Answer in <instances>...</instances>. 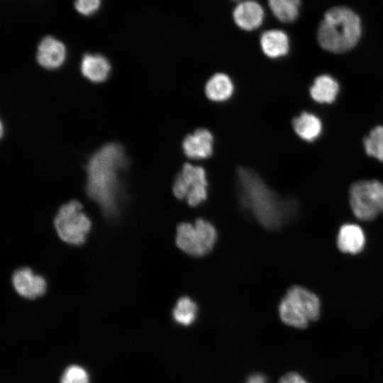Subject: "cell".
<instances>
[{
	"mask_svg": "<svg viewBox=\"0 0 383 383\" xmlns=\"http://www.w3.org/2000/svg\"><path fill=\"white\" fill-rule=\"evenodd\" d=\"M236 187L243 207L267 230L279 229L295 213L294 202L279 198L249 168L238 169Z\"/></svg>",
	"mask_w": 383,
	"mask_h": 383,
	"instance_id": "obj_1",
	"label": "cell"
},
{
	"mask_svg": "<svg viewBox=\"0 0 383 383\" xmlns=\"http://www.w3.org/2000/svg\"><path fill=\"white\" fill-rule=\"evenodd\" d=\"M123 148L115 143L104 145L88 160L87 192L108 214L116 212L120 191L119 173L127 165Z\"/></svg>",
	"mask_w": 383,
	"mask_h": 383,
	"instance_id": "obj_2",
	"label": "cell"
},
{
	"mask_svg": "<svg viewBox=\"0 0 383 383\" xmlns=\"http://www.w3.org/2000/svg\"><path fill=\"white\" fill-rule=\"evenodd\" d=\"M361 34L359 16L347 7L336 6L325 13L318 28L317 39L323 50L343 53L357 44Z\"/></svg>",
	"mask_w": 383,
	"mask_h": 383,
	"instance_id": "obj_3",
	"label": "cell"
},
{
	"mask_svg": "<svg viewBox=\"0 0 383 383\" xmlns=\"http://www.w3.org/2000/svg\"><path fill=\"white\" fill-rule=\"evenodd\" d=\"M217 235V231L210 221L198 218L194 223L184 222L177 226L176 244L189 255L203 257L212 250Z\"/></svg>",
	"mask_w": 383,
	"mask_h": 383,
	"instance_id": "obj_4",
	"label": "cell"
},
{
	"mask_svg": "<svg viewBox=\"0 0 383 383\" xmlns=\"http://www.w3.org/2000/svg\"><path fill=\"white\" fill-rule=\"evenodd\" d=\"M82 204L72 200L62 205L54 220L59 237L65 242L79 245L84 243L91 228V221L83 212Z\"/></svg>",
	"mask_w": 383,
	"mask_h": 383,
	"instance_id": "obj_5",
	"label": "cell"
},
{
	"mask_svg": "<svg viewBox=\"0 0 383 383\" xmlns=\"http://www.w3.org/2000/svg\"><path fill=\"white\" fill-rule=\"evenodd\" d=\"M279 308L284 317L296 324H308L320 315V301L313 292L301 286L289 289L281 300Z\"/></svg>",
	"mask_w": 383,
	"mask_h": 383,
	"instance_id": "obj_6",
	"label": "cell"
},
{
	"mask_svg": "<svg viewBox=\"0 0 383 383\" xmlns=\"http://www.w3.org/2000/svg\"><path fill=\"white\" fill-rule=\"evenodd\" d=\"M350 204L358 219H374L383 213V184L374 179L353 183L350 189Z\"/></svg>",
	"mask_w": 383,
	"mask_h": 383,
	"instance_id": "obj_7",
	"label": "cell"
},
{
	"mask_svg": "<svg viewBox=\"0 0 383 383\" xmlns=\"http://www.w3.org/2000/svg\"><path fill=\"white\" fill-rule=\"evenodd\" d=\"M207 187L205 170L201 166L187 162L176 175L172 192L178 199L186 200L191 206H197L206 199Z\"/></svg>",
	"mask_w": 383,
	"mask_h": 383,
	"instance_id": "obj_8",
	"label": "cell"
},
{
	"mask_svg": "<svg viewBox=\"0 0 383 383\" xmlns=\"http://www.w3.org/2000/svg\"><path fill=\"white\" fill-rule=\"evenodd\" d=\"M12 284L19 295L30 299L41 296L46 290L45 279L35 274L28 267L20 268L15 271L12 276Z\"/></svg>",
	"mask_w": 383,
	"mask_h": 383,
	"instance_id": "obj_9",
	"label": "cell"
},
{
	"mask_svg": "<svg viewBox=\"0 0 383 383\" xmlns=\"http://www.w3.org/2000/svg\"><path fill=\"white\" fill-rule=\"evenodd\" d=\"M213 144L212 133L206 128H199L184 138L182 150L189 159L203 160L212 155Z\"/></svg>",
	"mask_w": 383,
	"mask_h": 383,
	"instance_id": "obj_10",
	"label": "cell"
},
{
	"mask_svg": "<svg viewBox=\"0 0 383 383\" xmlns=\"http://www.w3.org/2000/svg\"><path fill=\"white\" fill-rule=\"evenodd\" d=\"M66 53V48L62 42L52 36H46L38 46L36 60L43 67L55 70L63 64Z\"/></svg>",
	"mask_w": 383,
	"mask_h": 383,
	"instance_id": "obj_11",
	"label": "cell"
},
{
	"mask_svg": "<svg viewBox=\"0 0 383 383\" xmlns=\"http://www.w3.org/2000/svg\"><path fill=\"white\" fill-rule=\"evenodd\" d=\"M262 6L254 0H245L235 7L233 17L235 24L241 29L250 31L262 24L264 19Z\"/></svg>",
	"mask_w": 383,
	"mask_h": 383,
	"instance_id": "obj_12",
	"label": "cell"
},
{
	"mask_svg": "<svg viewBox=\"0 0 383 383\" xmlns=\"http://www.w3.org/2000/svg\"><path fill=\"white\" fill-rule=\"evenodd\" d=\"M365 237L362 229L354 223L343 225L338 231L337 245L345 253L357 254L365 245Z\"/></svg>",
	"mask_w": 383,
	"mask_h": 383,
	"instance_id": "obj_13",
	"label": "cell"
},
{
	"mask_svg": "<svg viewBox=\"0 0 383 383\" xmlns=\"http://www.w3.org/2000/svg\"><path fill=\"white\" fill-rule=\"evenodd\" d=\"M260 43L263 53L270 58L285 56L289 50L288 35L281 30H266L261 35Z\"/></svg>",
	"mask_w": 383,
	"mask_h": 383,
	"instance_id": "obj_14",
	"label": "cell"
},
{
	"mask_svg": "<svg viewBox=\"0 0 383 383\" xmlns=\"http://www.w3.org/2000/svg\"><path fill=\"white\" fill-rule=\"evenodd\" d=\"M340 91L338 81L329 74L316 77L309 89L311 99L318 104H332Z\"/></svg>",
	"mask_w": 383,
	"mask_h": 383,
	"instance_id": "obj_15",
	"label": "cell"
},
{
	"mask_svg": "<svg viewBox=\"0 0 383 383\" xmlns=\"http://www.w3.org/2000/svg\"><path fill=\"white\" fill-rule=\"evenodd\" d=\"M84 77L93 82H102L106 80L111 71L108 60L100 54H85L80 66Z\"/></svg>",
	"mask_w": 383,
	"mask_h": 383,
	"instance_id": "obj_16",
	"label": "cell"
},
{
	"mask_svg": "<svg viewBox=\"0 0 383 383\" xmlns=\"http://www.w3.org/2000/svg\"><path fill=\"white\" fill-rule=\"evenodd\" d=\"M292 126L296 134L302 140L313 142L322 133L323 125L321 119L314 113L303 111L294 118Z\"/></svg>",
	"mask_w": 383,
	"mask_h": 383,
	"instance_id": "obj_17",
	"label": "cell"
},
{
	"mask_svg": "<svg viewBox=\"0 0 383 383\" xmlns=\"http://www.w3.org/2000/svg\"><path fill=\"white\" fill-rule=\"evenodd\" d=\"M234 86L231 79L226 74L216 73L206 82L205 94L209 99L222 102L231 97Z\"/></svg>",
	"mask_w": 383,
	"mask_h": 383,
	"instance_id": "obj_18",
	"label": "cell"
},
{
	"mask_svg": "<svg viewBox=\"0 0 383 383\" xmlns=\"http://www.w3.org/2000/svg\"><path fill=\"white\" fill-rule=\"evenodd\" d=\"M198 306L189 296H182L176 302L172 310L173 320L179 325L188 326L196 320Z\"/></svg>",
	"mask_w": 383,
	"mask_h": 383,
	"instance_id": "obj_19",
	"label": "cell"
},
{
	"mask_svg": "<svg viewBox=\"0 0 383 383\" xmlns=\"http://www.w3.org/2000/svg\"><path fill=\"white\" fill-rule=\"evenodd\" d=\"M274 16L283 23L295 21L299 15L300 0H268Z\"/></svg>",
	"mask_w": 383,
	"mask_h": 383,
	"instance_id": "obj_20",
	"label": "cell"
},
{
	"mask_svg": "<svg viewBox=\"0 0 383 383\" xmlns=\"http://www.w3.org/2000/svg\"><path fill=\"white\" fill-rule=\"evenodd\" d=\"M367 155L383 162V126L373 128L363 140Z\"/></svg>",
	"mask_w": 383,
	"mask_h": 383,
	"instance_id": "obj_21",
	"label": "cell"
},
{
	"mask_svg": "<svg viewBox=\"0 0 383 383\" xmlns=\"http://www.w3.org/2000/svg\"><path fill=\"white\" fill-rule=\"evenodd\" d=\"M60 383H90V378L85 368L71 365L64 370Z\"/></svg>",
	"mask_w": 383,
	"mask_h": 383,
	"instance_id": "obj_22",
	"label": "cell"
},
{
	"mask_svg": "<svg viewBox=\"0 0 383 383\" xmlns=\"http://www.w3.org/2000/svg\"><path fill=\"white\" fill-rule=\"evenodd\" d=\"M101 4V0H76L75 9L82 15L89 16L94 13Z\"/></svg>",
	"mask_w": 383,
	"mask_h": 383,
	"instance_id": "obj_23",
	"label": "cell"
},
{
	"mask_svg": "<svg viewBox=\"0 0 383 383\" xmlns=\"http://www.w3.org/2000/svg\"><path fill=\"white\" fill-rule=\"evenodd\" d=\"M279 383H307V382L299 374L291 372L282 377Z\"/></svg>",
	"mask_w": 383,
	"mask_h": 383,
	"instance_id": "obj_24",
	"label": "cell"
},
{
	"mask_svg": "<svg viewBox=\"0 0 383 383\" xmlns=\"http://www.w3.org/2000/svg\"><path fill=\"white\" fill-rule=\"evenodd\" d=\"M246 383H267V379L260 374H254L250 375L247 379Z\"/></svg>",
	"mask_w": 383,
	"mask_h": 383,
	"instance_id": "obj_25",
	"label": "cell"
}]
</instances>
